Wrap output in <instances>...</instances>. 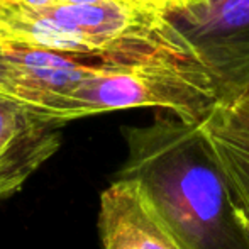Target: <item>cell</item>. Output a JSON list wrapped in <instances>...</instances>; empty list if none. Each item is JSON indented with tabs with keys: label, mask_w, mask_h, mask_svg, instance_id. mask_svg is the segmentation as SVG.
Listing matches in <instances>:
<instances>
[{
	"label": "cell",
	"mask_w": 249,
	"mask_h": 249,
	"mask_svg": "<svg viewBox=\"0 0 249 249\" xmlns=\"http://www.w3.org/2000/svg\"><path fill=\"white\" fill-rule=\"evenodd\" d=\"M127 158L114 180L139 187L188 249H249V219L203 122L158 114L121 129Z\"/></svg>",
	"instance_id": "6da1fadb"
},
{
	"label": "cell",
	"mask_w": 249,
	"mask_h": 249,
	"mask_svg": "<svg viewBox=\"0 0 249 249\" xmlns=\"http://www.w3.org/2000/svg\"><path fill=\"white\" fill-rule=\"evenodd\" d=\"M219 102L209 70L180 33L153 46L102 58L61 112V122L127 108H161L187 122H203Z\"/></svg>",
	"instance_id": "7a4b0ae2"
},
{
	"label": "cell",
	"mask_w": 249,
	"mask_h": 249,
	"mask_svg": "<svg viewBox=\"0 0 249 249\" xmlns=\"http://www.w3.org/2000/svg\"><path fill=\"white\" fill-rule=\"evenodd\" d=\"M166 17L209 70L219 100L249 82V0H194Z\"/></svg>",
	"instance_id": "3957f363"
},
{
	"label": "cell",
	"mask_w": 249,
	"mask_h": 249,
	"mask_svg": "<svg viewBox=\"0 0 249 249\" xmlns=\"http://www.w3.org/2000/svg\"><path fill=\"white\" fill-rule=\"evenodd\" d=\"M102 58L0 44V95L61 122L73 90L99 70Z\"/></svg>",
	"instance_id": "277c9868"
},
{
	"label": "cell",
	"mask_w": 249,
	"mask_h": 249,
	"mask_svg": "<svg viewBox=\"0 0 249 249\" xmlns=\"http://www.w3.org/2000/svg\"><path fill=\"white\" fill-rule=\"evenodd\" d=\"M61 124L0 95V202L20 190L61 146Z\"/></svg>",
	"instance_id": "5b68a950"
},
{
	"label": "cell",
	"mask_w": 249,
	"mask_h": 249,
	"mask_svg": "<svg viewBox=\"0 0 249 249\" xmlns=\"http://www.w3.org/2000/svg\"><path fill=\"white\" fill-rule=\"evenodd\" d=\"M99 231L104 249H188L127 180H114L102 192Z\"/></svg>",
	"instance_id": "8992f818"
},
{
	"label": "cell",
	"mask_w": 249,
	"mask_h": 249,
	"mask_svg": "<svg viewBox=\"0 0 249 249\" xmlns=\"http://www.w3.org/2000/svg\"><path fill=\"white\" fill-rule=\"evenodd\" d=\"M203 125L215 138L249 151V82L217 102Z\"/></svg>",
	"instance_id": "52a82bcc"
},
{
	"label": "cell",
	"mask_w": 249,
	"mask_h": 249,
	"mask_svg": "<svg viewBox=\"0 0 249 249\" xmlns=\"http://www.w3.org/2000/svg\"><path fill=\"white\" fill-rule=\"evenodd\" d=\"M212 138L249 219V151L239 148L232 142L215 138V136H212Z\"/></svg>",
	"instance_id": "ba28073f"
},
{
	"label": "cell",
	"mask_w": 249,
	"mask_h": 249,
	"mask_svg": "<svg viewBox=\"0 0 249 249\" xmlns=\"http://www.w3.org/2000/svg\"><path fill=\"white\" fill-rule=\"evenodd\" d=\"M194 2V0H153V3L158 7L160 10H163V12H170V10L173 9H178V7H183L187 5V3Z\"/></svg>",
	"instance_id": "9c48e42d"
},
{
	"label": "cell",
	"mask_w": 249,
	"mask_h": 249,
	"mask_svg": "<svg viewBox=\"0 0 249 249\" xmlns=\"http://www.w3.org/2000/svg\"><path fill=\"white\" fill-rule=\"evenodd\" d=\"M17 2L27 3V5H33V7H48V5L59 3V0H17Z\"/></svg>",
	"instance_id": "30bf717a"
},
{
	"label": "cell",
	"mask_w": 249,
	"mask_h": 249,
	"mask_svg": "<svg viewBox=\"0 0 249 249\" xmlns=\"http://www.w3.org/2000/svg\"><path fill=\"white\" fill-rule=\"evenodd\" d=\"M61 3H75V5H82V3H100V2H117V0H59Z\"/></svg>",
	"instance_id": "8fae6325"
}]
</instances>
